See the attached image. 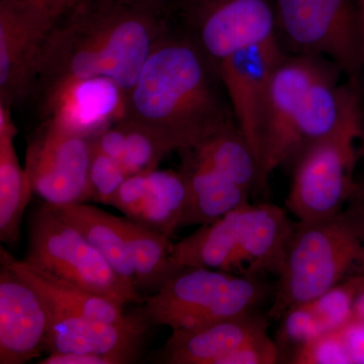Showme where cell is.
Wrapping results in <instances>:
<instances>
[{"label": "cell", "instance_id": "cell-26", "mask_svg": "<svg viewBox=\"0 0 364 364\" xmlns=\"http://www.w3.org/2000/svg\"><path fill=\"white\" fill-rule=\"evenodd\" d=\"M279 321L274 341L282 354V363H289L294 352L326 332L310 301L291 306Z\"/></svg>", "mask_w": 364, "mask_h": 364}, {"label": "cell", "instance_id": "cell-7", "mask_svg": "<svg viewBox=\"0 0 364 364\" xmlns=\"http://www.w3.org/2000/svg\"><path fill=\"white\" fill-rule=\"evenodd\" d=\"M273 289L259 277L207 267H183L145 299L143 320L174 330L193 329L255 312Z\"/></svg>", "mask_w": 364, "mask_h": 364}, {"label": "cell", "instance_id": "cell-31", "mask_svg": "<svg viewBox=\"0 0 364 364\" xmlns=\"http://www.w3.org/2000/svg\"><path fill=\"white\" fill-rule=\"evenodd\" d=\"M146 193L147 173L129 176L117 191L111 205L136 221L142 213Z\"/></svg>", "mask_w": 364, "mask_h": 364}, {"label": "cell", "instance_id": "cell-3", "mask_svg": "<svg viewBox=\"0 0 364 364\" xmlns=\"http://www.w3.org/2000/svg\"><path fill=\"white\" fill-rule=\"evenodd\" d=\"M329 60L303 55L282 57L273 72L260 140V167L268 178L293 169L314 143L337 126L354 91ZM344 76V75H343Z\"/></svg>", "mask_w": 364, "mask_h": 364}, {"label": "cell", "instance_id": "cell-30", "mask_svg": "<svg viewBox=\"0 0 364 364\" xmlns=\"http://www.w3.org/2000/svg\"><path fill=\"white\" fill-rule=\"evenodd\" d=\"M282 363V354L274 339L261 337L244 345L238 350L225 356L219 364H275Z\"/></svg>", "mask_w": 364, "mask_h": 364}, {"label": "cell", "instance_id": "cell-35", "mask_svg": "<svg viewBox=\"0 0 364 364\" xmlns=\"http://www.w3.org/2000/svg\"><path fill=\"white\" fill-rule=\"evenodd\" d=\"M133 6H143L166 16L167 11L176 6L177 0H121Z\"/></svg>", "mask_w": 364, "mask_h": 364}, {"label": "cell", "instance_id": "cell-18", "mask_svg": "<svg viewBox=\"0 0 364 364\" xmlns=\"http://www.w3.org/2000/svg\"><path fill=\"white\" fill-rule=\"evenodd\" d=\"M0 261L1 267L9 268L18 274L33 289H37L43 298L65 312L105 324H147L142 317L124 316V306L117 301L33 267L25 259H16L4 247L0 249Z\"/></svg>", "mask_w": 364, "mask_h": 364}, {"label": "cell", "instance_id": "cell-25", "mask_svg": "<svg viewBox=\"0 0 364 364\" xmlns=\"http://www.w3.org/2000/svg\"><path fill=\"white\" fill-rule=\"evenodd\" d=\"M188 202V182L181 170H153L147 173L145 203L136 221L171 238L181 228Z\"/></svg>", "mask_w": 364, "mask_h": 364}, {"label": "cell", "instance_id": "cell-11", "mask_svg": "<svg viewBox=\"0 0 364 364\" xmlns=\"http://www.w3.org/2000/svg\"><path fill=\"white\" fill-rule=\"evenodd\" d=\"M176 6L215 67L240 50L277 40L272 0H177Z\"/></svg>", "mask_w": 364, "mask_h": 364}, {"label": "cell", "instance_id": "cell-32", "mask_svg": "<svg viewBox=\"0 0 364 364\" xmlns=\"http://www.w3.org/2000/svg\"><path fill=\"white\" fill-rule=\"evenodd\" d=\"M338 330L350 364H364V321L353 317Z\"/></svg>", "mask_w": 364, "mask_h": 364}, {"label": "cell", "instance_id": "cell-2", "mask_svg": "<svg viewBox=\"0 0 364 364\" xmlns=\"http://www.w3.org/2000/svg\"><path fill=\"white\" fill-rule=\"evenodd\" d=\"M126 117L181 153L236 124L217 68L186 33H163L128 95Z\"/></svg>", "mask_w": 364, "mask_h": 364}, {"label": "cell", "instance_id": "cell-38", "mask_svg": "<svg viewBox=\"0 0 364 364\" xmlns=\"http://www.w3.org/2000/svg\"><path fill=\"white\" fill-rule=\"evenodd\" d=\"M65 2L67 7H68L69 11H71L72 9H74L79 2L82 1V0H63Z\"/></svg>", "mask_w": 364, "mask_h": 364}, {"label": "cell", "instance_id": "cell-21", "mask_svg": "<svg viewBox=\"0 0 364 364\" xmlns=\"http://www.w3.org/2000/svg\"><path fill=\"white\" fill-rule=\"evenodd\" d=\"M53 208L62 219L85 236L124 282L136 287L135 270L124 234L123 218L116 217L85 203Z\"/></svg>", "mask_w": 364, "mask_h": 364}, {"label": "cell", "instance_id": "cell-16", "mask_svg": "<svg viewBox=\"0 0 364 364\" xmlns=\"http://www.w3.org/2000/svg\"><path fill=\"white\" fill-rule=\"evenodd\" d=\"M269 320L259 311L242 314L193 329L174 330L162 359L168 364H219L225 356L268 335Z\"/></svg>", "mask_w": 364, "mask_h": 364}, {"label": "cell", "instance_id": "cell-23", "mask_svg": "<svg viewBox=\"0 0 364 364\" xmlns=\"http://www.w3.org/2000/svg\"><path fill=\"white\" fill-rule=\"evenodd\" d=\"M97 150L119 160L129 176L146 174L170 153L168 143L144 124L124 117L93 138Z\"/></svg>", "mask_w": 364, "mask_h": 364}, {"label": "cell", "instance_id": "cell-28", "mask_svg": "<svg viewBox=\"0 0 364 364\" xmlns=\"http://www.w3.org/2000/svg\"><path fill=\"white\" fill-rule=\"evenodd\" d=\"M129 176L119 160L105 154L93 145L90 169V200L111 205L117 191Z\"/></svg>", "mask_w": 364, "mask_h": 364}, {"label": "cell", "instance_id": "cell-9", "mask_svg": "<svg viewBox=\"0 0 364 364\" xmlns=\"http://www.w3.org/2000/svg\"><path fill=\"white\" fill-rule=\"evenodd\" d=\"M25 260L119 305L145 301L141 291L124 282L85 236L48 203L31 217Z\"/></svg>", "mask_w": 364, "mask_h": 364}, {"label": "cell", "instance_id": "cell-34", "mask_svg": "<svg viewBox=\"0 0 364 364\" xmlns=\"http://www.w3.org/2000/svg\"><path fill=\"white\" fill-rule=\"evenodd\" d=\"M346 207L350 208L364 225V167L356 176L353 193Z\"/></svg>", "mask_w": 364, "mask_h": 364}, {"label": "cell", "instance_id": "cell-20", "mask_svg": "<svg viewBox=\"0 0 364 364\" xmlns=\"http://www.w3.org/2000/svg\"><path fill=\"white\" fill-rule=\"evenodd\" d=\"M16 134L11 109L0 105V239L11 247L20 239L23 215L33 193L14 147Z\"/></svg>", "mask_w": 364, "mask_h": 364}, {"label": "cell", "instance_id": "cell-36", "mask_svg": "<svg viewBox=\"0 0 364 364\" xmlns=\"http://www.w3.org/2000/svg\"><path fill=\"white\" fill-rule=\"evenodd\" d=\"M28 1L46 7L59 18L63 16L64 14L69 13L68 7H67L63 0H28Z\"/></svg>", "mask_w": 364, "mask_h": 364}, {"label": "cell", "instance_id": "cell-17", "mask_svg": "<svg viewBox=\"0 0 364 364\" xmlns=\"http://www.w3.org/2000/svg\"><path fill=\"white\" fill-rule=\"evenodd\" d=\"M43 299L48 316L47 351L50 353L90 352L112 356L121 363L135 358L139 338L147 324L119 326L95 322L65 312Z\"/></svg>", "mask_w": 364, "mask_h": 364}, {"label": "cell", "instance_id": "cell-29", "mask_svg": "<svg viewBox=\"0 0 364 364\" xmlns=\"http://www.w3.org/2000/svg\"><path fill=\"white\" fill-rule=\"evenodd\" d=\"M293 364H350L339 330L318 335L296 350L289 359Z\"/></svg>", "mask_w": 364, "mask_h": 364}, {"label": "cell", "instance_id": "cell-19", "mask_svg": "<svg viewBox=\"0 0 364 364\" xmlns=\"http://www.w3.org/2000/svg\"><path fill=\"white\" fill-rule=\"evenodd\" d=\"M181 155V171L188 182L189 202L181 228L212 224L235 208L250 203V195L191 150Z\"/></svg>", "mask_w": 364, "mask_h": 364}, {"label": "cell", "instance_id": "cell-12", "mask_svg": "<svg viewBox=\"0 0 364 364\" xmlns=\"http://www.w3.org/2000/svg\"><path fill=\"white\" fill-rule=\"evenodd\" d=\"M58 20L28 0H0V105L11 109L35 91L41 54Z\"/></svg>", "mask_w": 364, "mask_h": 364}, {"label": "cell", "instance_id": "cell-10", "mask_svg": "<svg viewBox=\"0 0 364 364\" xmlns=\"http://www.w3.org/2000/svg\"><path fill=\"white\" fill-rule=\"evenodd\" d=\"M92 152L93 138L47 119L26 149L25 168L33 193L53 207L90 200Z\"/></svg>", "mask_w": 364, "mask_h": 364}, {"label": "cell", "instance_id": "cell-27", "mask_svg": "<svg viewBox=\"0 0 364 364\" xmlns=\"http://www.w3.org/2000/svg\"><path fill=\"white\" fill-rule=\"evenodd\" d=\"M363 277V274L349 277L309 301L326 332L338 329L354 317V303Z\"/></svg>", "mask_w": 364, "mask_h": 364}, {"label": "cell", "instance_id": "cell-4", "mask_svg": "<svg viewBox=\"0 0 364 364\" xmlns=\"http://www.w3.org/2000/svg\"><path fill=\"white\" fill-rule=\"evenodd\" d=\"M364 274V225L350 208L318 221L294 223L267 314L279 321L293 306Z\"/></svg>", "mask_w": 364, "mask_h": 364}, {"label": "cell", "instance_id": "cell-14", "mask_svg": "<svg viewBox=\"0 0 364 364\" xmlns=\"http://www.w3.org/2000/svg\"><path fill=\"white\" fill-rule=\"evenodd\" d=\"M47 119L67 130L95 138L127 114L128 95L107 77L78 79L42 95Z\"/></svg>", "mask_w": 364, "mask_h": 364}, {"label": "cell", "instance_id": "cell-8", "mask_svg": "<svg viewBox=\"0 0 364 364\" xmlns=\"http://www.w3.org/2000/svg\"><path fill=\"white\" fill-rule=\"evenodd\" d=\"M275 38L287 55L329 60L363 90V33L356 0H272Z\"/></svg>", "mask_w": 364, "mask_h": 364}, {"label": "cell", "instance_id": "cell-15", "mask_svg": "<svg viewBox=\"0 0 364 364\" xmlns=\"http://www.w3.org/2000/svg\"><path fill=\"white\" fill-rule=\"evenodd\" d=\"M48 316L37 289L0 270V363L23 364L47 350Z\"/></svg>", "mask_w": 364, "mask_h": 364}, {"label": "cell", "instance_id": "cell-1", "mask_svg": "<svg viewBox=\"0 0 364 364\" xmlns=\"http://www.w3.org/2000/svg\"><path fill=\"white\" fill-rule=\"evenodd\" d=\"M166 16L121 0H82L57 21L46 41L35 91L107 77L127 95L163 33Z\"/></svg>", "mask_w": 364, "mask_h": 364}, {"label": "cell", "instance_id": "cell-6", "mask_svg": "<svg viewBox=\"0 0 364 364\" xmlns=\"http://www.w3.org/2000/svg\"><path fill=\"white\" fill-rule=\"evenodd\" d=\"M364 157L363 92L349 98L339 123L314 143L293 167L287 208L299 222L338 215L353 193L356 166Z\"/></svg>", "mask_w": 364, "mask_h": 364}, {"label": "cell", "instance_id": "cell-39", "mask_svg": "<svg viewBox=\"0 0 364 364\" xmlns=\"http://www.w3.org/2000/svg\"><path fill=\"white\" fill-rule=\"evenodd\" d=\"M361 289H363V291H364V274L363 277V284H361Z\"/></svg>", "mask_w": 364, "mask_h": 364}, {"label": "cell", "instance_id": "cell-24", "mask_svg": "<svg viewBox=\"0 0 364 364\" xmlns=\"http://www.w3.org/2000/svg\"><path fill=\"white\" fill-rule=\"evenodd\" d=\"M139 291L156 293L181 268L172 261L169 237L142 223L123 218Z\"/></svg>", "mask_w": 364, "mask_h": 364}, {"label": "cell", "instance_id": "cell-37", "mask_svg": "<svg viewBox=\"0 0 364 364\" xmlns=\"http://www.w3.org/2000/svg\"><path fill=\"white\" fill-rule=\"evenodd\" d=\"M359 9V16H360L361 33H363V67H364V0H356Z\"/></svg>", "mask_w": 364, "mask_h": 364}, {"label": "cell", "instance_id": "cell-22", "mask_svg": "<svg viewBox=\"0 0 364 364\" xmlns=\"http://www.w3.org/2000/svg\"><path fill=\"white\" fill-rule=\"evenodd\" d=\"M189 150L249 195L267 191L259 161L236 124L223 127Z\"/></svg>", "mask_w": 364, "mask_h": 364}, {"label": "cell", "instance_id": "cell-33", "mask_svg": "<svg viewBox=\"0 0 364 364\" xmlns=\"http://www.w3.org/2000/svg\"><path fill=\"white\" fill-rule=\"evenodd\" d=\"M40 364H122L119 359L104 354L90 352H67L50 353L39 361Z\"/></svg>", "mask_w": 364, "mask_h": 364}, {"label": "cell", "instance_id": "cell-5", "mask_svg": "<svg viewBox=\"0 0 364 364\" xmlns=\"http://www.w3.org/2000/svg\"><path fill=\"white\" fill-rule=\"evenodd\" d=\"M294 223L284 208L249 203L172 245L178 268L207 267L235 274L277 277Z\"/></svg>", "mask_w": 364, "mask_h": 364}, {"label": "cell", "instance_id": "cell-13", "mask_svg": "<svg viewBox=\"0 0 364 364\" xmlns=\"http://www.w3.org/2000/svg\"><path fill=\"white\" fill-rule=\"evenodd\" d=\"M284 56L277 41L272 40L240 50L215 67L237 127L252 148L259 164L268 90L273 72Z\"/></svg>", "mask_w": 364, "mask_h": 364}]
</instances>
